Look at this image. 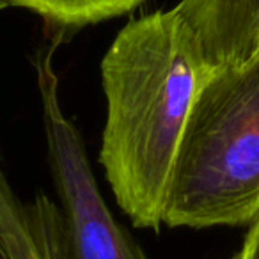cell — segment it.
Segmentation results:
<instances>
[{"label":"cell","mask_w":259,"mask_h":259,"mask_svg":"<svg viewBox=\"0 0 259 259\" xmlns=\"http://www.w3.org/2000/svg\"><path fill=\"white\" fill-rule=\"evenodd\" d=\"M170 11L130 20L101 59L107 121L100 163L119 208L158 231L174 163L206 80Z\"/></svg>","instance_id":"obj_1"},{"label":"cell","mask_w":259,"mask_h":259,"mask_svg":"<svg viewBox=\"0 0 259 259\" xmlns=\"http://www.w3.org/2000/svg\"><path fill=\"white\" fill-rule=\"evenodd\" d=\"M259 213V48L206 76L163 208L170 227L243 226Z\"/></svg>","instance_id":"obj_2"},{"label":"cell","mask_w":259,"mask_h":259,"mask_svg":"<svg viewBox=\"0 0 259 259\" xmlns=\"http://www.w3.org/2000/svg\"><path fill=\"white\" fill-rule=\"evenodd\" d=\"M61 39L34 54L48 163L61 202L66 259H148L134 236L114 219L87 158L82 135L66 115L54 55Z\"/></svg>","instance_id":"obj_3"},{"label":"cell","mask_w":259,"mask_h":259,"mask_svg":"<svg viewBox=\"0 0 259 259\" xmlns=\"http://www.w3.org/2000/svg\"><path fill=\"white\" fill-rule=\"evenodd\" d=\"M170 13L181 45L206 75L259 48V0H181Z\"/></svg>","instance_id":"obj_4"},{"label":"cell","mask_w":259,"mask_h":259,"mask_svg":"<svg viewBox=\"0 0 259 259\" xmlns=\"http://www.w3.org/2000/svg\"><path fill=\"white\" fill-rule=\"evenodd\" d=\"M0 250L6 259H66L57 204L47 197L0 199Z\"/></svg>","instance_id":"obj_5"},{"label":"cell","mask_w":259,"mask_h":259,"mask_svg":"<svg viewBox=\"0 0 259 259\" xmlns=\"http://www.w3.org/2000/svg\"><path fill=\"white\" fill-rule=\"evenodd\" d=\"M9 6L34 11L59 30H78L134 11L146 0H8Z\"/></svg>","instance_id":"obj_6"},{"label":"cell","mask_w":259,"mask_h":259,"mask_svg":"<svg viewBox=\"0 0 259 259\" xmlns=\"http://www.w3.org/2000/svg\"><path fill=\"white\" fill-rule=\"evenodd\" d=\"M229 259H259V213L252 219L241 248Z\"/></svg>","instance_id":"obj_7"},{"label":"cell","mask_w":259,"mask_h":259,"mask_svg":"<svg viewBox=\"0 0 259 259\" xmlns=\"http://www.w3.org/2000/svg\"><path fill=\"white\" fill-rule=\"evenodd\" d=\"M6 8H9V2H8V0H0V11H2V9H6Z\"/></svg>","instance_id":"obj_8"},{"label":"cell","mask_w":259,"mask_h":259,"mask_svg":"<svg viewBox=\"0 0 259 259\" xmlns=\"http://www.w3.org/2000/svg\"><path fill=\"white\" fill-rule=\"evenodd\" d=\"M0 259H6V257H4V254H2V250H0Z\"/></svg>","instance_id":"obj_9"}]
</instances>
